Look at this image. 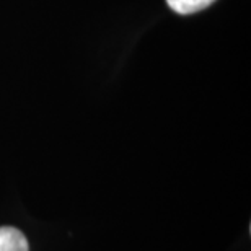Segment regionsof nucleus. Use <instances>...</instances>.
Segmentation results:
<instances>
[{
	"instance_id": "2",
	"label": "nucleus",
	"mask_w": 251,
	"mask_h": 251,
	"mask_svg": "<svg viewBox=\"0 0 251 251\" xmlns=\"http://www.w3.org/2000/svg\"><path fill=\"white\" fill-rule=\"evenodd\" d=\"M215 0H167L168 7L179 15H189L207 8Z\"/></svg>"
},
{
	"instance_id": "1",
	"label": "nucleus",
	"mask_w": 251,
	"mask_h": 251,
	"mask_svg": "<svg viewBox=\"0 0 251 251\" xmlns=\"http://www.w3.org/2000/svg\"><path fill=\"white\" fill-rule=\"evenodd\" d=\"M0 251H28L26 237L15 227H0Z\"/></svg>"
}]
</instances>
